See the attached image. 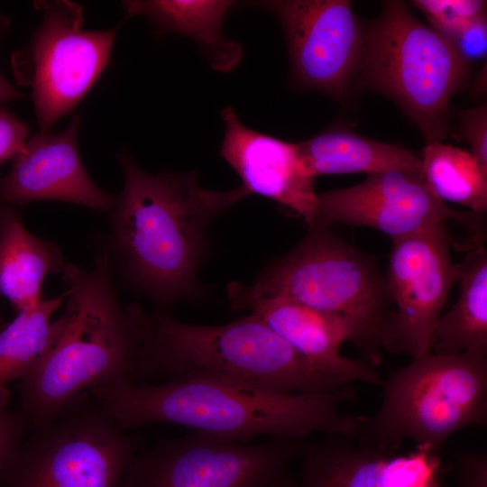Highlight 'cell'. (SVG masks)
I'll return each mask as SVG.
<instances>
[{"label":"cell","instance_id":"cell-20","mask_svg":"<svg viewBox=\"0 0 487 487\" xmlns=\"http://www.w3.org/2000/svg\"><path fill=\"white\" fill-rule=\"evenodd\" d=\"M297 143L315 178L328 174L369 175L391 170L421 171L420 156L414 152L367 138L345 126L329 127Z\"/></svg>","mask_w":487,"mask_h":487},{"label":"cell","instance_id":"cell-13","mask_svg":"<svg viewBox=\"0 0 487 487\" xmlns=\"http://www.w3.org/2000/svg\"><path fill=\"white\" fill-rule=\"evenodd\" d=\"M318 223L377 230L391 240L436 223H455L486 237V215L451 207L432 191L421 171L391 170L359 184L317 194Z\"/></svg>","mask_w":487,"mask_h":487},{"label":"cell","instance_id":"cell-27","mask_svg":"<svg viewBox=\"0 0 487 487\" xmlns=\"http://www.w3.org/2000/svg\"><path fill=\"white\" fill-rule=\"evenodd\" d=\"M461 58L468 64L486 58L487 19L480 17L449 40Z\"/></svg>","mask_w":487,"mask_h":487},{"label":"cell","instance_id":"cell-32","mask_svg":"<svg viewBox=\"0 0 487 487\" xmlns=\"http://www.w3.org/2000/svg\"><path fill=\"white\" fill-rule=\"evenodd\" d=\"M6 323L5 322V320L2 318L1 315H0V330L4 327V326L5 325Z\"/></svg>","mask_w":487,"mask_h":487},{"label":"cell","instance_id":"cell-15","mask_svg":"<svg viewBox=\"0 0 487 487\" xmlns=\"http://www.w3.org/2000/svg\"><path fill=\"white\" fill-rule=\"evenodd\" d=\"M80 121L76 115L62 132L39 131L26 142L12 160L8 173L0 179V204L58 200L112 211L117 196L99 188L80 159Z\"/></svg>","mask_w":487,"mask_h":487},{"label":"cell","instance_id":"cell-18","mask_svg":"<svg viewBox=\"0 0 487 487\" xmlns=\"http://www.w3.org/2000/svg\"><path fill=\"white\" fill-rule=\"evenodd\" d=\"M237 2L231 0H132L124 1V19L142 15L159 32H174L192 40L211 68L227 73L238 67L242 45L225 36L223 22Z\"/></svg>","mask_w":487,"mask_h":487},{"label":"cell","instance_id":"cell-4","mask_svg":"<svg viewBox=\"0 0 487 487\" xmlns=\"http://www.w3.org/2000/svg\"><path fill=\"white\" fill-rule=\"evenodd\" d=\"M108 250L92 268L66 264L69 296L51 324L43 353L19 381L21 411L30 426L57 414L80 393L136 378L138 336L128 306L118 300Z\"/></svg>","mask_w":487,"mask_h":487},{"label":"cell","instance_id":"cell-24","mask_svg":"<svg viewBox=\"0 0 487 487\" xmlns=\"http://www.w3.org/2000/svg\"><path fill=\"white\" fill-rule=\"evenodd\" d=\"M410 3L424 14L432 28L448 40L486 15L487 4L482 0H415Z\"/></svg>","mask_w":487,"mask_h":487},{"label":"cell","instance_id":"cell-25","mask_svg":"<svg viewBox=\"0 0 487 487\" xmlns=\"http://www.w3.org/2000/svg\"><path fill=\"white\" fill-rule=\"evenodd\" d=\"M457 132L470 147L471 153L487 170V106L486 104L461 111Z\"/></svg>","mask_w":487,"mask_h":487},{"label":"cell","instance_id":"cell-2","mask_svg":"<svg viewBox=\"0 0 487 487\" xmlns=\"http://www.w3.org/2000/svg\"><path fill=\"white\" fill-rule=\"evenodd\" d=\"M88 392L126 431L154 423L183 426L236 442L255 437L302 441L315 433L355 440L360 416L342 410L355 396L281 393L225 381H120Z\"/></svg>","mask_w":487,"mask_h":487},{"label":"cell","instance_id":"cell-26","mask_svg":"<svg viewBox=\"0 0 487 487\" xmlns=\"http://www.w3.org/2000/svg\"><path fill=\"white\" fill-rule=\"evenodd\" d=\"M9 399L10 392L0 393V470L30 428V423L21 410L7 408Z\"/></svg>","mask_w":487,"mask_h":487},{"label":"cell","instance_id":"cell-1","mask_svg":"<svg viewBox=\"0 0 487 487\" xmlns=\"http://www.w3.org/2000/svg\"><path fill=\"white\" fill-rule=\"evenodd\" d=\"M124 188L111 211L112 252L125 280L161 306L205 295L198 271L207 253L208 225L249 193L214 190L198 170L147 173L123 152Z\"/></svg>","mask_w":487,"mask_h":487},{"label":"cell","instance_id":"cell-29","mask_svg":"<svg viewBox=\"0 0 487 487\" xmlns=\"http://www.w3.org/2000/svg\"><path fill=\"white\" fill-rule=\"evenodd\" d=\"M456 475L459 487H487V455L472 451L459 454Z\"/></svg>","mask_w":487,"mask_h":487},{"label":"cell","instance_id":"cell-21","mask_svg":"<svg viewBox=\"0 0 487 487\" xmlns=\"http://www.w3.org/2000/svg\"><path fill=\"white\" fill-rule=\"evenodd\" d=\"M459 267L458 297L436 321L429 338V352L487 356L486 248L480 245L470 250Z\"/></svg>","mask_w":487,"mask_h":487},{"label":"cell","instance_id":"cell-11","mask_svg":"<svg viewBox=\"0 0 487 487\" xmlns=\"http://www.w3.org/2000/svg\"><path fill=\"white\" fill-rule=\"evenodd\" d=\"M441 222L391 240L385 275L391 310L384 351L411 359L429 353L431 332L460 275Z\"/></svg>","mask_w":487,"mask_h":487},{"label":"cell","instance_id":"cell-3","mask_svg":"<svg viewBox=\"0 0 487 487\" xmlns=\"http://www.w3.org/2000/svg\"><path fill=\"white\" fill-rule=\"evenodd\" d=\"M139 343L135 381L205 379L281 393L330 394L353 384L320 368L251 315L218 326L128 306Z\"/></svg>","mask_w":487,"mask_h":487},{"label":"cell","instance_id":"cell-17","mask_svg":"<svg viewBox=\"0 0 487 487\" xmlns=\"http://www.w3.org/2000/svg\"><path fill=\"white\" fill-rule=\"evenodd\" d=\"M250 310L298 353L325 371L351 384L381 385L376 367L341 354L345 342H351L356 348L359 345L358 331L350 320L280 298L262 300Z\"/></svg>","mask_w":487,"mask_h":487},{"label":"cell","instance_id":"cell-5","mask_svg":"<svg viewBox=\"0 0 487 487\" xmlns=\"http://www.w3.org/2000/svg\"><path fill=\"white\" fill-rule=\"evenodd\" d=\"M231 308L251 309L268 299L280 298L343 317L356 327L362 360L381 363L391 304L385 275L376 259L318 223L301 241L271 261L251 284L231 283Z\"/></svg>","mask_w":487,"mask_h":487},{"label":"cell","instance_id":"cell-19","mask_svg":"<svg viewBox=\"0 0 487 487\" xmlns=\"http://www.w3.org/2000/svg\"><path fill=\"white\" fill-rule=\"evenodd\" d=\"M65 266L55 242L30 233L11 205L0 204V294L17 312L38 305L45 277Z\"/></svg>","mask_w":487,"mask_h":487},{"label":"cell","instance_id":"cell-23","mask_svg":"<svg viewBox=\"0 0 487 487\" xmlns=\"http://www.w3.org/2000/svg\"><path fill=\"white\" fill-rule=\"evenodd\" d=\"M69 296L42 299L38 305L17 312L0 330V393L9 392V382L21 380L43 353L50 340L52 315Z\"/></svg>","mask_w":487,"mask_h":487},{"label":"cell","instance_id":"cell-31","mask_svg":"<svg viewBox=\"0 0 487 487\" xmlns=\"http://www.w3.org/2000/svg\"><path fill=\"white\" fill-rule=\"evenodd\" d=\"M266 487H296V483L288 475L287 473L282 474L277 480L267 485Z\"/></svg>","mask_w":487,"mask_h":487},{"label":"cell","instance_id":"cell-7","mask_svg":"<svg viewBox=\"0 0 487 487\" xmlns=\"http://www.w3.org/2000/svg\"><path fill=\"white\" fill-rule=\"evenodd\" d=\"M382 399L362 417L359 444L392 454L403 440L438 455L455 433L487 424V356L428 354L381 381Z\"/></svg>","mask_w":487,"mask_h":487},{"label":"cell","instance_id":"cell-12","mask_svg":"<svg viewBox=\"0 0 487 487\" xmlns=\"http://www.w3.org/2000/svg\"><path fill=\"white\" fill-rule=\"evenodd\" d=\"M247 5L268 11L279 21L294 87L338 101L350 96L363 43V20L351 1L262 0Z\"/></svg>","mask_w":487,"mask_h":487},{"label":"cell","instance_id":"cell-9","mask_svg":"<svg viewBox=\"0 0 487 487\" xmlns=\"http://www.w3.org/2000/svg\"><path fill=\"white\" fill-rule=\"evenodd\" d=\"M34 7L41 23L12 66L18 84L31 88L40 131H50L105 70L120 26L85 30L83 8L70 1H35Z\"/></svg>","mask_w":487,"mask_h":487},{"label":"cell","instance_id":"cell-14","mask_svg":"<svg viewBox=\"0 0 487 487\" xmlns=\"http://www.w3.org/2000/svg\"><path fill=\"white\" fill-rule=\"evenodd\" d=\"M225 134L220 156L235 171L242 186L277 202L300 216L311 227L317 224V192L298 143L245 126L234 110L221 111Z\"/></svg>","mask_w":487,"mask_h":487},{"label":"cell","instance_id":"cell-30","mask_svg":"<svg viewBox=\"0 0 487 487\" xmlns=\"http://www.w3.org/2000/svg\"><path fill=\"white\" fill-rule=\"evenodd\" d=\"M9 20L0 13V41L9 30ZM23 95L20 93L0 72V104L21 99Z\"/></svg>","mask_w":487,"mask_h":487},{"label":"cell","instance_id":"cell-6","mask_svg":"<svg viewBox=\"0 0 487 487\" xmlns=\"http://www.w3.org/2000/svg\"><path fill=\"white\" fill-rule=\"evenodd\" d=\"M468 69L452 42L420 21L406 2L387 0L375 19L363 20L352 90L387 96L426 143L442 142L450 132L451 98L465 83Z\"/></svg>","mask_w":487,"mask_h":487},{"label":"cell","instance_id":"cell-16","mask_svg":"<svg viewBox=\"0 0 487 487\" xmlns=\"http://www.w3.org/2000/svg\"><path fill=\"white\" fill-rule=\"evenodd\" d=\"M296 487H438V455L421 448L402 455L340 436L303 446Z\"/></svg>","mask_w":487,"mask_h":487},{"label":"cell","instance_id":"cell-10","mask_svg":"<svg viewBox=\"0 0 487 487\" xmlns=\"http://www.w3.org/2000/svg\"><path fill=\"white\" fill-rule=\"evenodd\" d=\"M302 446L297 440L253 444L194 432L140 449L122 487H266L287 473Z\"/></svg>","mask_w":487,"mask_h":487},{"label":"cell","instance_id":"cell-28","mask_svg":"<svg viewBox=\"0 0 487 487\" xmlns=\"http://www.w3.org/2000/svg\"><path fill=\"white\" fill-rule=\"evenodd\" d=\"M28 133L26 124L8 109L0 108V165L13 160L23 149Z\"/></svg>","mask_w":487,"mask_h":487},{"label":"cell","instance_id":"cell-22","mask_svg":"<svg viewBox=\"0 0 487 487\" xmlns=\"http://www.w3.org/2000/svg\"><path fill=\"white\" fill-rule=\"evenodd\" d=\"M419 156L422 175L437 198L486 215L487 170L470 152L432 142L426 143Z\"/></svg>","mask_w":487,"mask_h":487},{"label":"cell","instance_id":"cell-8","mask_svg":"<svg viewBox=\"0 0 487 487\" xmlns=\"http://www.w3.org/2000/svg\"><path fill=\"white\" fill-rule=\"evenodd\" d=\"M140 449L86 391L30 426L0 470V487H122Z\"/></svg>","mask_w":487,"mask_h":487}]
</instances>
